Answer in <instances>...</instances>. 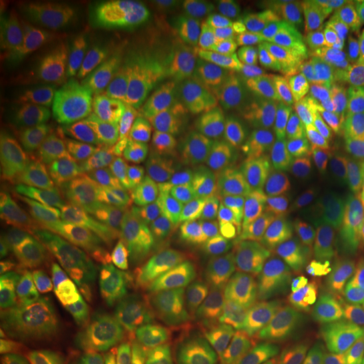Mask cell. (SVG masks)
Instances as JSON below:
<instances>
[{
    "label": "cell",
    "instance_id": "14",
    "mask_svg": "<svg viewBox=\"0 0 364 364\" xmlns=\"http://www.w3.org/2000/svg\"><path fill=\"white\" fill-rule=\"evenodd\" d=\"M154 322L162 338L181 344L188 351L223 361L255 363L236 327L211 299L174 312L159 314L154 317Z\"/></svg>",
    "mask_w": 364,
    "mask_h": 364
},
{
    "label": "cell",
    "instance_id": "4",
    "mask_svg": "<svg viewBox=\"0 0 364 364\" xmlns=\"http://www.w3.org/2000/svg\"><path fill=\"white\" fill-rule=\"evenodd\" d=\"M169 120L150 107L105 145L93 171L95 194L130 213L162 206L171 156Z\"/></svg>",
    "mask_w": 364,
    "mask_h": 364
},
{
    "label": "cell",
    "instance_id": "25",
    "mask_svg": "<svg viewBox=\"0 0 364 364\" xmlns=\"http://www.w3.org/2000/svg\"><path fill=\"white\" fill-rule=\"evenodd\" d=\"M260 364H263V363H260Z\"/></svg>",
    "mask_w": 364,
    "mask_h": 364
},
{
    "label": "cell",
    "instance_id": "15",
    "mask_svg": "<svg viewBox=\"0 0 364 364\" xmlns=\"http://www.w3.org/2000/svg\"><path fill=\"white\" fill-rule=\"evenodd\" d=\"M321 215V177L316 164L309 159L268 215L263 238L306 253L316 260Z\"/></svg>",
    "mask_w": 364,
    "mask_h": 364
},
{
    "label": "cell",
    "instance_id": "7",
    "mask_svg": "<svg viewBox=\"0 0 364 364\" xmlns=\"http://www.w3.org/2000/svg\"><path fill=\"white\" fill-rule=\"evenodd\" d=\"M53 54L59 78L58 103L44 122L22 130L17 139L29 152H48L58 147L125 103L135 91L134 85L118 76L91 70L59 51Z\"/></svg>",
    "mask_w": 364,
    "mask_h": 364
},
{
    "label": "cell",
    "instance_id": "20",
    "mask_svg": "<svg viewBox=\"0 0 364 364\" xmlns=\"http://www.w3.org/2000/svg\"><path fill=\"white\" fill-rule=\"evenodd\" d=\"M161 338L154 318H149L142 331L127 332L102 364H164Z\"/></svg>",
    "mask_w": 364,
    "mask_h": 364
},
{
    "label": "cell",
    "instance_id": "23",
    "mask_svg": "<svg viewBox=\"0 0 364 364\" xmlns=\"http://www.w3.org/2000/svg\"><path fill=\"white\" fill-rule=\"evenodd\" d=\"M317 364H364V358L348 356V354H339L322 349Z\"/></svg>",
    "mask_w": 364,
    "mask_h": 364
},
{
    "label": "cell",
    "instance_id": "22",
    "mask_svg": "<svg viewBox=\"0 0 364 364\" xmlns=\"http://www.w3.org/2000/svg\"><path fill=\"white\" fill-rule=\"evenodd\" d=\"M164 364H235L223 359L209 358L204 354L188 351L184 348H174V346H162Z\"/></svg>",
    "mask_w": 364,
    "mask_h": 364
},
{
    "label": "cell",
    "instance_id": "12",
    "mask_svg": "<svg viewBox=\"0 0 364 364\" xmlns=\"http://www.w3.org/2000/svg\"><path fill=\"white\" fill-rule=\"evenodd\" d=\"M211 300L236 327L255 363L285 364L294 356L299 344L297 309L258 302L235 282L228 284Z\"/></svg>",
    "mask_w": 364,
    "mask_h": 364
},
{
    "label": "cell",
    "instance_id": "3",
    "mask_svg": "<svg viewBox=\"0 0 364 364\" xmlns=\"http://www.w3.org/2000/svg\"><path fill=\"white\" fill-rule=\"evenodd\" d=\"M53 26L81 56L132 75L167 65L189 38L179 16L154 7L73 6L59 11Z\"/></svg>",
    "mask_w": 364,
    "mask_h": 364
},
{
    "label": "cell",
    "instance_id": "13",
    "mask_svg": "<svg viewBox=\"0 0 364 364\" xmlns=\"http://www.w3.org/2000/svg\"><path fill=\"white\" fill-rule=\"evenodd\" d=\"M220 107L209 85L191 90L182 100L171 134L167 193L177 194L194 186L218 134Z\"/></svg>",
    "mask_w": 364,
    "mask_h": 364
},
{
    "label": "cell",
    "instance_id": "11",
    "mask_svg": "<svg viewBox=\"0 0 364 364\" xmlns=\"http://www.w3.org/2000/svg\"><path fill=\"white\" fill-rule=\"evenodd\" d=\"M139 230L136 213H103L61 226L38 253L48 262L76 258L122 270L132 262Z\"/></svg>",
    "mask_w": 364,
    "mask_h": 364
},
{
    "label": "cell",
    "instance_id": "1",
    "mask_svg": "<svg viewBox=\"0 0 364 364\" xmlns=\"http://www.w3.org/2000/svg\"><path fill=\"white\" fill-rule=\"evenodd\" d=\"M231 255V231L191 199L176 198L140 226L130 262L132 289L152 311H179L225 289Z\"/></svg>",
    "mask_w": 364,
    "mask_h": 364
},
{
    "label": "cell",
    "instance_id": "18",
    "mask_svg": "<svg viewBox=\"0 0 364 364\" xmlns=\"http://www.w3.org/2000/svg\"><path fill=\"white\" fill-rule=\"evenodd\" d=\"M344 287L341 272L326 263L314 262L312 279L297 307L299 344L295 351L322 349V334Z\"/></svg>",
    "mask_w": 364,
    "mask_h": 364
},
{
    "label": "cell",
    "instance_id": "9",
    "mask_svg": "<svg viewBox=\"0 0 364 364\" xmlns=\"http://www.w3.org/2000/svg\"><path fill=\"white\" fill-rule=\"evenodd\" d=\"M122 270L100 263L61 258L49 260L27 289V306L39 317L66 321L113 309L124 299Z\"/></svg>",
    "mask_w": 364,
    "mask_h": 364
},
{
    "label": "cell",
    "instance_id": "5",
    "mask_svg": "<svg viewBox=\"0 0 364 364\" xmlns=\"http://www.w3.org/2000/svg\"><path fill=\"white\" fill-rule=\"evenodd\" d=\"M322 189L314 262L349 270L364 253V134H338L311 157Z\"/></svg>",
    "mask_w": 364,
    "mask_h": 364
},
{
    "label": "cell",
    "instance_id": "6",
    "mask_svg": "<svg viewBox=\"0 0 364 364\" xmlns=\"http://www.w3.org/2000/svg\"><path fill=\"white\" fill-rule=\"evenodd\" d=\"M304 164L302 140L290 134L282 136L209 196L203 209L216 216L238 240L253 236Z\"/></svg>",
    "mask_w": 364,
    "mask_h": 364
},
{
    "label": "cell",
    "instance_id": "24",
    "mask_svg": "<svg viewBox=\"0 0 364 364\" xmlns=\"http://www.w3.org/2000/svg\"><path fill=\"white\" fill-rule=\"evenodd\" d=\"M349 290L364 295V253L354 263L353 270L349 272Z\"/></svg>",
    "mask_w": 364,
    "mask_h": 364
},
{
    "label": "cell",
    "instance_id": "21",
    "mask_svg": "<svg viewBox=\"0 0 364 364\" xmlns=\"http://www.w3.org/2000/svg\"><path fill=\"white\" fill-rule=\"evenodd\" d=\"M0 364H53L24 332L6 327L0 339Z\"/></svg>",
    "mask_w": 364,
    "mask_h": 364
},
{
    "label": "cell",
    "instance_id": "2",
    "mask_svg": "<svg viewBox=\"0 0 364 364\" xmlns=\"http://www.w3.org/2000/svg\"><path fill=\"white\" fill-rule=\"evenodd\" d=\"M231 49L253 70L331 71L364 54V16L329 0L260 4L235 22Z\"/></svg>",
    "mask_w": 364,
    "mask_h": 364
},
{
    "label": "cell",
    "instance_id": "10",
    "mask_svg": "<svg viewBox=\"0 0 364 364\" xmlns=\"http://www.w3.org/2000/svg\"><path fill=\"white\" fill-rule=\"evenodd\" d=\"M235 284L267 306L297 309L314 273V260L297 250L263 238L236 240L231 255Z\"/></svg>",
    "mask_w": 364,
    "mask_h": 364
},
{
    "label": "cell",
    "instance_id": "16",
    "mask_svg": "<svg viewBox=\"0 0 364 364\" xmlns=\"http://www.w3.org/2000/svg\"><path fill=\"white\" fill-rule=\"evenodd\" d=\"M272 124L263 115L236 113L225 122L213 140L203 169L193 186L196 196H213L228 181L268 147Z\"/></svg>",
    "mask_w": 364,
    "mask_h": 364
},
{
    "label": "cell",
    "instance_id": "8",
    "mask_svg": "<svg viewBox=\"0 0 364 364\" xmlns=\"http://www.w3.org/2000/svg\"><path fill=\"white\" fill-rule=\"evenodd\" d=\"M59 78L54 54L38 27L2 43L0 115L2 124L27 130L51 115L58 103Z\"/></svg>",
    "mask_w": 364,
    "mask_h": 364
},
{
    "label": "cell",
    "instance_id": "17",
    "mask_svg": "<svg viewBox=\"0 0 364 364\" xmlns=\"http://www.w3.org/2000/svg\"><path fill=\"white\" fill-rule=\"evenodd\" d=\"M127 332L129 318L125 314L108 309L51 322L46 343L54 364H102Z\"/></svg>",
    "mask_w": 364,
    "mask_h": 364
},
{
    "label": "cell",
    "instance_id": "19",
    "mask_svg": "<svg viewBox=\"0 0 364 364\" xmlns=\"http://www.w3.org/2000/svg\"><path fill=\"white\" fill-rule=\"evenodd\" d=\"M327 351L364 358V295L354 290L341 294L322 334Z\"/></svg>",
    "mask_w": 364,
    "mask_h": 364
}]
</instances>
